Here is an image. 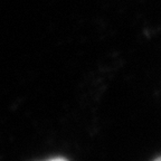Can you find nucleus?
Here are the masks:
<instances>
[{"mask_svg":"<svg viewBox=\"0 0 161 161\" xmlns=\"http://www.w3.org/2000/svg\"><path fill=\"white\" fill-rule=\"evenodd\" d=\"M48 161H67V160L64 158H54V159H50V160H48Z\"/></svg>","mask_w":161,"mask_h":161,"instance_id":"1","label":"nucleus"},{"mask_svg":"<svg viewBox=\"0 0 161 161\" xmlns=\"http://www.w3.org/2000/svg\"><path fill=\"white\" fill-rule=\"evenodd\" d=\"M153 161H161V157H159V158H157V159H154Z\"/></svg>","mask_w":161,"mask_h":161,"instance_id":"2","label":"nucleus"}]
</instances>
